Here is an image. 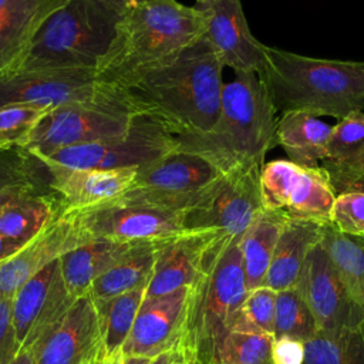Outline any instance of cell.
Listing matches in <instances>:
<instances>
[{
	"label": "cell",
	"instance_id": "1",
	"mask_svg": "<svg viewBox=\"0 0 364 364\" xmlns=\"http://www.w3.org/2000/svg\"><path fill=\"white\" fill-rule=\"evenodd\" d=\"M222 70L213 47L202 37L124 91L138 114L161 122L172 135L205 134L220 114Z\"/></svg>",
	"mask_w": 364,
	"mask_h": 364
},
{
	"label": "cell",
	"instance_id": "2",
	"mask_svg": "<svg viewBox=\"0 0 364 364\" xmlns=\"http://www.w3.org/2000/svg\"><path fill=\"white\" fill-rule=\"evenodd\" d=\"M206 14L176 0H148L121 14L112 43L95 68L100 82L127 88L149 70L200 40Z\"/></svg>",
	"mask_w": 364,
	"mask_h": 364
},
{
	"label": "cell",
	"instance_id": "3",
	"mask_svg": "<svg viewBox=\"0 0 364 364\" xmlns=\"http://www.w3.org/2000/svg\"><path fill=\"white\" fill-rule=\"evenodd\" d=\"M277 117L267 88L257 73H236L223 84L220 114L205 134L176 135V148L203 156L222 173L237 166L264 165L277 145Z\"/></svg>",
	"mask_w": 364,
	"mask_h": 364
},
{
	"label": "cell",
	"instance_id": "4",
	"mask_svg": "<svg viewBox=\"0 0 364 364\" xmlns=\"http://www.w3.org/2000/svg\"><path fill=\"white\" fill-rule=\"evenodd\" d=\"M276 114L301 111L338 121L364 109V61L313 58L266 47L259 74Z\"/></svg>",
	"mask_w": 364,
	"mask_h": 364
},
{
	"label": "cell",
	"instance_id": "5",
	"mask_svg": "<svg viewBox=\"0 0 364 364\" xmlns=\"http://www.w3.org/2000/svg\"><path fill=\"white\" fill-rule=\"evenodd\" d=\"M239 239H216L189 289L176 350L185 361L210 364L216 348L232 331L247 294Z\"/></svg>",
	"mask_w": 364,
	"mask_h": 364
},
{
	"label": "cell",
	"instance_id": "6",
	"mask_svg": "<svg viewBox=\"0 0 364 364\" xmlns=\"http://www.w3.org/2000/svg\"><path fill=\"white\" fill-rule=\"evenodd\" d=\"M121 14L102 0H68L41 24L17 71H95Z\"/></svg>",
	"mask_w": 364,
	"mask_h": 364
},
{
	"label": "cell",
	"instance_id": "7",
	"mask_svg": "<svg viewBox=\"0 0 364 364\" xmlns=\"http://www.w3.org/2000/svg\"><path fill=\"white\" fill-rule=\"evenodd\" d=\"M139 115L121 88L84 102H71L48 111L26 146L36 156L58 149L122 136Z\"/></svg>",
	"mask_w": 364,
	"mask_h": 364
},
{
	"label": "cell",
	"instance_id": "8",
	"mask_svg": "<svg viewBox=\"0 0 364 364\" xmlns=\"http://www.w3.org/2000/svg\"><path fill=\"white\" fill-rule=\"evenodd\" d=\"M262 168L247 165L223 172L205 189L199 200L183 212V229L213 230L226 240H240L263 210Z\"/></svg>",
	"mask_w": 364,
	"mask_h": 364
},
{
	"label": "cell",
	"instance_id": "9",
	"mask_svg": "<svg viewBox=\"0 0 364 364\" xmlns=\"http://www.w3.org/2000/svg\"><path fill=\"white\" fill-rule=\"evenodd\" d=\"M220 175L203 156L176 148L139 168L132 185L117 199L183 213Z\"/></svg>",
	"mask_w": 364,
	"mask_h": 364
},
{
	"label": "cell",
	"instance_id": "10",
	"mask_svg": "<svg viewBox=\"0 0 364 364\" xmlns=\"http://www.w3.org/2000/svg\"><path fill=\"white\" fill-rule=\"evenodd\" d=\"M173 149H176L175 135L161 122L139 114L122 136L68 146L37 158L75 169H139Z\"/></svg>",
	"mask_w": 364,
	"mask_h": 364
},
{
	"label": "cell",
	"instance_id": "11",
	"mask_svg": "<svg viewBox=\"0 0 364 364\" xmlns=\"http://www.w3.org/2000/svg\"><path fill=\"white\" fill-rule=\"evenodd\" d=\"M262 205L266 210L283 213L287 219L330 223L336 199L328 173L289 159H276L260 171Z\"/></svg>",
	"mask_w": 364,
	"mask_h": 364
},
{
	"label": "cell",
	"instance_id": "12",
	"mask_svg": "<svg viewBox=\"0 0 364 364\" xmlns=\"http://www.w3.org/2000/svg\"><path fill=\"white\" fill-rule=\"evenodd\" d=\"M75 300L64 283L58 259L27 280L11 299L18 350L34 353L61 323Z\"/></svg>",
	"mask_w": 364,
	"mask_h": 364
},
{
	"label": "cell",
	"instance_id": "13",
	"mask_svg": "<svg viewBox=\"0 0 364 364\" xmlns=\"http://www.w3.org/2000/svg\"><path fill=\"white\" fill-rule=\"evenodd\" d=\"M78 228L92 239L158 242L183 232V213L114 199L73 210Z\"/></svg>",
	"mask_w": 364,
	"mask_h": 364
},
{
	"label": "cell",
	"instance_id": "14",
	"mask_svg": "<svg viewBox=\"0 0 364 364\" xmlns=\"http://www.w3.org/2000/svg\"><path fill=\"white\" fill-rule=\"evenodd\" d=\"M294 289L310 309L318 331H350L364 324V309L350 294L320 242L310 249Z\"/></svg>",
	"mask_w": 364,
	"mask_h": 364
},
{
	"label": "cell",
	"instance_id": "15",
	"mask_svg": "<svg viewBox=\"0 0 364 364\" xmlns=\"http://www.w3.org/2000/svg\"><path fill=\"white\" fill-rule=\"evenodd\" d=\"M117 90L97 80L91 70L17 71L0 78V107L11 104L53 109L98 100Z\"/></svg>",
	"mask_w": 364,
	"mask_h": 364
},
{
	"label": "cell",
	"instance_id": "16",
	"mask_svg": "<svg viewBox=\"0 0 364 364\" xmlns=\"http://www.w3.org/2000/svg\"><path fill=\"white\" fill-rule=\"evenodd\" d=\"M195 7L206 14L203 37L223 67L235 73H263L267 46L250 33L240 0H205L196 1Z\"/></svg>",
	"mask_w": 364,
	"mask_h": 364
},
{
	"label": "cell",
	"instance_id": "17",
	"mask_svg": "<svg viewBox=\"0 0 364 364\" xmlns=\"http://www.w3.org/2000/svg\"><path fill=\"white\" fill-rule=\"evenodd\" d=\"M91 239L78 228L73 210H64L36 237L0 263V300L16 291L51 262Z\"/></svg>",
	"mask_w": 364,
	"mask_h": 364
},
{
	"label": "cell",
	"instance_id": "18",
	"mask_svg": "<svg viewBox=\"0 0 364 364\" xmlns=\"http://www.w3.org/2000/svg\"><path fill=\"white\" fill-rule=\"evenodd\" d=\"M107 360L97 307L87 293L34 351V364H104Z\"/></svg>",
	"mask_w": 364,
	"mask_h": 364
},
{
	"label": "cell",
	"instance_id": "19",
	"mask_svg": "<svg viewBox=\"0 0 364 364\" xmlns=\"http://www.w3.org/2000/svg\"><path fill=\"white\" fill-rule=\"evenodd\" d=\"M189 289L181 287L154 299L144 297L121 354L154 358L165 351L176 350Z\"/></svg>",
	"mask_w": 364,
	"mask_h": 364
},
{
	"label": "cell",
	"instance_id": "20",
	"mask_svg": "<svg viewBox=\"0 0 364 364\" xmlns=\"http://www.w3.org/2000/svg\"><path fill=\"white\" fill-rule=\"evenodd\" d=\"M38 159L44 165L48 188L58 195L67 210H80L119 198L132 185L138 171L135 168L75 169Z\"/></svg>",
	"mask_w": 364,
	"mask_h": 364
},
{
	"label": "cell",
	"instance_id": "21",
	"mask_svg": "<svg viewBox=\"0 0 364 364\" xmlns=\"http://www.w3.org/2000/svg\"><path fill=\"white\" fill-rule=\"evenodd\" d=\"M216 239L223 237L213 230H193L162 242L156 250L144 297L154 299L181 287H191L200 272L209 246Z\"/></svg>",
	"mask_w": 364,
	"mask_h": 364
},
{
	"label": "cell",
	"instance_id": "22",
	"mask_svg": "<svg viewBox=\"0 0 364 364\" xmlns=\"http://www.w3.org/2000/svg\"><path fill=\"white\" fill-rule=\"evenodd\" d=\"M68 0H0V78L17 71L41 24Z\"/></svg>",
	"mask_w": 364,
	"mask_h": 364
},
{
	"label": "cell",
	"instance_id": "23",
	"mask_svg": "<svg viewBox=\"0 0 364 364\" xmlns=\"http://www.w3.org/2000/svg\"><path fill=\"white\" fill-rule=\"evenodd\" d=\"M320 166L328 173L336 195L364 175V112H353L340 119L326 142Z\"/></svg>",
	"mask_w": 364,
	"mask_h": 364
},
{
	"label": "cell",
	"instance_id": "24",
	"mask_svg": "<svg viewBox=\"0 0 364 364\" xmlns=\"http://www.w3.org/2000/svg\"><path fill=\"white\" fill-rule=\"evenodd\" d=\"M321 228L323 223L318 222L287 219L279 235L263 286L274 291L294 287L310 249L320 242Z\"/></svg>",
	"mask_w": 364,
	"mask_h": 364
},
{
	"label": "cell",
	"instance_id": "25",
	"mask_svg": "<svg viewBox=\"0 0 364 364\" xmlns=\"http://www.w3.org/2000/svg\"><path fill=\"white\" fill-rule=\"evenodd\" d=\"M135 243L138 242L92 239L64 253L58 260L68 291L75 299L87 294L92 282L121 259Z\"/></svg>",
	"mask_w": 364,
	"mask_h": 364
},
{
	"label": "cell",
	"instance_id": "26",
	"mask_svg": "<svg viewBox=\"0 0 364 364\" xmlns=\"http://www.w3.org/2000/svg\"><path fill=\"white\" fill-rule=\"evenodd\" d=\"M330 132L331 127L317 117L301 111H289L277 118L276 141L284 149L289 161L317 168L324 156Z\"/></svg>",
	"mask_w": 364,
	"mask_h": 364
},
{
	"label": "cell",
	"instance_id": "27",
	"mask_svg": "<svg viewBox=\"0 0 364 364\" xmlns=\"http://www.w3.org/2000/svg\"><path fill=\"white\" fill-rule=\"evenodd\" d=\"M165 240L135 243L121 259L92 282L88 290L91 299L101 301L139 287H146L152 274L156 250Z\"/></svg>",
	"mask_w": 364,
	"mask_h": 364
},
{
	"label": "cell",
	"instance_id": "28",
	"mask_svg": "<svg viewBox=\"0 0 364 364\" xmlns=\"http://www.w3.org/2000/svg\"><path fill=\"white\" fill-rule=\"evenodd\" d=\"M65 210L51 189L20 196L0 210V233L27 243Z\"/></svg>",
	"mask_w": 364,
	"mask_h": 364
},
{
	"label": "cell",
	"instance_id": "29",
	"mask_svg": "<svg viewBox=\"0 0 364 364\" xmlns=\"http://www.w3.org/2000/svg\"><path fill=\"white\" fill-rule=\"evenodd\" d=\"M287 218L274 210L263 209L242 236L239 246L247 291L262 287L273 252Z\"/></svg>",
	"mask_w": 364,
	"mask_h": 364
},
{
	"label": "cell",
	"instance_id": "30",
	"mask_svg": "<svg viewBox=\"0 0 364 364\" xmlns=\"http://www.w3.org/2000/svg\"><path fill=\"white\" fill-rule=\"evenodd\" d=\"M320 243L353 299L364 309V236L347 235L323 223Z\"/></svg>",
	"mask_w": 364,
	"mask_h": 364
},
{
	"label": "cell",
	"instance_id": "31",
	"mask_svg": "<svg viewBox=\"0 0 364 364\" xmlns=\"http://www.w3.org/2000/svg\"><path fill=\"white\" fill-rule=\"evenodd\" d=\"M43 162L26 148L0 151V210L14 199L48 191Z\"/></svg>",
	"mask_w": 364,
	"mask_h": 364
},
{
	"label": "cell",
	"instance_id": "32",
	"mask_svg": "<svg viewBox=\"0 0 364 364\" xmlns=\"http://www.w3.org/2000/svg\"><path fill=\"white\" fill-rule=\"evenodd\" d=\"M145 289L146 287H139L107 300L94 301L101 324L107 358L121 353L142 304Z\"/></svg>",
	"mask_w": 364,
	"mask_h": 364
},
{
	"label": "cell",
	"instance_id": "33",
	"mask_svg": "<svg viewBox=\"0 0 364 364\" xmlns=\"http://www.w3.org/2000/svg\"><path fill=\"white\" fill-rule=\"evenodd\" d=\"M301 364H364L361 328L340 333L317 331L304 341Z\"/></svg>",
	"mask_w": 364,
	"mask_h": 364
},
{
	"label": "cell",
	"instance_id": "34",
	"mask_svg": "<svg viewBox=\"0 0 364 364\" xmlns=\"http://www.w3.org/2000/svg\"><path fill=\"white\" fill-rule=\"evenodd\" d=\"M317 331L310 309L294 287L276 291L273 338L291 337L304 343Z\"/></svg>",
	"mask_w": 364,
	"mask_h": 364
},
{
	"label": "cell",
	"instance_id": "35",
	"mask_svg": "<svg viewBox=\"0 0 364 364\" xmlns=\"http://www.w3.org/2000/svg\"><path fill=\"white\" fill-rule=\"evenodd\" d=\"M273 337L230 331L222 340L210 364H273Z\"/></svg>",
	"mask_w": 364,
	"mask_h": 364
},
{
	"label": "cell",
	"instance_id": "36",
	"mask_svg": "<svg viewBox=\"0 0 364 364\" xmlns=\"http://www.w3.org/2000/svg\"><path fill=\"white\" fill-rule=\"evenodd\" d=\"M274 304L276 291L266 286L247 291L235 318L232 331L273 337Z\"/></svg>",
	"mask_w": 364,
	"mask_h": 364
},
{
	"label": "cell",
	"instance_id": "37",
	"mask_svg": "<svg viewBox=\"0 0 364 364\" xmlns=\"http://www.w3.org/2000/svg\"><path fill=\"white\" fill-rule=\"evenodd\" d=\"M48 111L51 109L23 104L0 107V151L26 148L33 131Z\"/></svg>",
	"mask_w": 364,
	"mask_h": 364
},
{
	"label": "cell",
	"instance_id": "38",
	"mask_svg": "<svg viewBox=\"0 0 364 364\" xmlns=\"http://www.w3.org/2000/svg\"><path fill=\"white\" fill-rule=\"evenodd\" d=\"M330 223L343 233L364 236V192L348 191L336 195Z\"/></svg>",
	"mask_w": 364,
	"mask_h": 364
},
{
	"label": "cell",
	"instance_id": "39",
	"mask_svg": "<svg viewBox=\"0 0 364 364\" xmlns=\"http://www.w3.org/2000/svg\"><path fill=\"white\" fill-rule=\"evenodd\" d=\"M18 351L11 318V299H3L0 300V364H10Z\"/></svg>",
	"mask_w": 364,
	"mask_h": 364
},
{
	"label": "cell",
	"instance_id": "40",
	"mask_svg": "<svg viewBox=\"0 0 364 364\" xmlns=\"http://www.w3.org/2000/svg\"><path fill=\"white\" fill-rule=\"evenodd\" d=\"M304 358V343L291 337L273 338V364H301Z\"/></svg>",
	"mask_w": 364,
	"mask_h": 364
},
{
	"label": "cell",
	"instance_id": "41",
	"mask_svg": "<svg viewBox=\"0 0 364 364\" xmlns=\"http://www.w3.org/2000/svg\"><path fill=\"white\" fill-rule=\"evenodd\" d=\"M26 243L16 242L13 239H9L0 233V263L9 259L11 255H14L20 247H23Z\"/></svg>",
	"mask_w": 364,
	"mask_h": 364
},
{
	"label": "cell",
	"instance_id": "42",
	"mask_svg": "<svg viewBox=\"0 0 364 364\" xmlns=\"http://www.w3.org/2000/svg\"><path fill=\"white\" fill-rule=\"evenodd\" d=\"M152 358H146V357H136V355H122L121 353L114 355V357H108L104 364H149Z\"/></svg>",
	"mask_w": 364,
	"mask_h": 364
},
{
	"label": "cell",
	"instance_id": "43",
	"mask_svg": "<svg viewBox=\"0 0 364 364\" xmlns=\"http://www.w3.org/2000/svg\"><path fill=\"white\" fill-rule=\"evenodd\" d=\"M102 1H105L107 4H109L111 7H114L115 10L124 13V11H127L128 9H131V7L136 6V4H141V3H144V1H148V0H102Z\"/></svg>",
	"mask_w": 364,
	"mask_h": 364
},
{
	"label": "cell",
	"instance_id": "44",
	"mask_svg": "<svg viewBox=\"0 0 364 364\" xmlns=\"http://www.w3.org/2000/svg\"><path fill=\"white\" fill-rule=\"evenodd\" d=\"M10 364H34V353L30 350H21Z\"/></svg>",
	"mask_w": 364,
	"mask_h": 364
},
{
	"label": "cell",
	"instance_id": "45",
	"mask_svg": "<svg viewBox=\"0 0 364 364\" xmlns=\"http://www.w3.org/2000/svg\"><path fill=\"white\" fill-rule=\"evenodd\" d=\"M173 355H175V350L165 351V353L154 357L149 364H171L172 360H173Z\"/></svg>",
	"mask_w": 364,
	"mask_h": 364
},
{
	"label": "cell",
	"instance_id": "46",
	"mask_svg": "<svg viewBox=\"0 0 364 364\" xmlns=\"http://www.w3.org/2000/svg\"><path fill=\"white\" fill-rule=\"evenodd\" d=\"M348 191H354V192H364V175L360 178V179H357L350 188H348ZM347 191V192H348Z\"/></svg>",
	"mask_w": 364,
	"mask_h": 364
},
{
	"label": "cell",
	"instance_id": "47",
	"mask_svg": "<svg viewBox=\"0 0 364 364\" xmlns=\"http://www.w3.org/2000/svg\"><path fill=\"white\" fill-rule=\"evenodd\" d=\"M171 364H186L183 355L178 350H175V355H173V360H172Z\"/></svg>",
	"mask_w": 364,
	"mask_h": 364
},
{
	"label": "cell",
	"instance_id": "48",
	"mask_svg": "<svg viewBox=\"0 0 364 364\" xmlns=\"http://www.w3.org/2000/svg\"><path fill=\"white\" fill-rule=\"evenodd\" d=\"M186 364H205V363H199V361H195V360H188V361H185Z\"/></svg>",
	"mask_w": 364,
	"mask_h": 364
},
{
	"label": "cell",
	"instance_id": "49",
	"mask_svg": "<svg viewBox=\"0 0 364 364\" xmlns=\"http://www.w3.org/2000/svg\"><path fill=\"white\" fill-rule=\"evenodd\" d=\"M361 331H363V334H364V324L361 326Z\"/></svg>",
	"mask_w": 364,
	"mask_h": 364
},
{
	"label": "cell",
	"instance_id": "50",
	"mask_svg": "<svg viewBox=\"0 0 364 364\" xmlns=\"http://www.w3.org/2000/svg\"><path fill=\"white\" fill-rule=\"evenodd\" d=\"M196 1H205V0H196Z\"/></svg>",
	"mask_w": 364,
	"mask_h": 364
}]
</instances>
